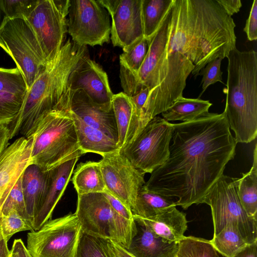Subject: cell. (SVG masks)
I'll use <instances>...</instances> for the list:
<instances>
[{
    "label": "cell",
    "instance_id": "obj_1",
    "mask_svg": "<svg viewBox=\"0 0 257 257\" xmlns=\"http://www.w3.org/2000/svg\"><path fill=\"white\" fill-rule=\"evenodd\" d=\"M166 162L154 171L144 186L187 209L201 202L233 159L237 143L225 113H210L173 123Z\"/></svg>",
    "mask_w": 257,
    "mask_h": 257
},
{
    "label": "cell",
    "instance_id": "obj_2",
    "mask_svg": "<svg viewBox=\"0 0 257 257\" xmlns=\"http://www.w3.org/2000/svg\"><path fill=\"white\" fill-rule=\"evenodd\" d=\"M235 26L217 0H174L166 57L179 53L188 58L196 77L208 63L227 58L236 48Z\"/></svg>",
    "mask_w": 257,
    "mask_h": 257
},
{
    "label": "cell",
    "instance_id": "obj_3",
    "mask_svg": "<svg viewBox=\"0 0 257 257\" xmlns=\"http://www.w3.org/2000/svg\"><path fill=\"white\" fill-rule=\"evenodd\" d=\"M88 54L87 46L68 39L55 59L48 64L28 90L20 111L8 125L10 140L21 135L31 136L39 118L53 109L68 88L69 76L80 60Z\"/></svg>",
    "mask_w": 257,
    "mask_h": 257
},
{
    "label": "cell",
    "instance_id": "obj_4",
    "mask_svg": "<svg viewBox=\"0 0 257 257\" xmlns=\"http://www.w3.org/2000/svg\"><path fill=\"white\" fill-rule=\"evenodd\" d=\"M225 113L236 142L247 144L257 136V53L235 48L227 57Z\"/></svg>",
    "mask_w": 257,
    "mask_h": 257
},
{
    "label": "cell",
    "instance_id": "obj_5",
    "mask_svg": "<svg viewBox=\"0 0 257 257\" xmlns=\"http://www.w3.org/2000/svg\"><path fill=\"white\" fill-rule=\"evenodd\" d=\"M31 136L32 164L44 172L83 154L74 120L68 111L58 103L39 118Z\"/></svg>",
    "mask_w": 257,
    "mask_h": 257
},
{
    "label": "cell",
    "instance_id": "obj_6",
    "mask_svg": "<svg viewBox=\"0 0 257 257\" xmlns=\"http://www.w3.org/2000/svg\"><path fill=\"white\" fill-rule=\"evenodd\" d=\"M75 213L83 233L128 247L135 234L134 220H127L116 213L103 193L77 195Z\"/></svg>",
    "mask_w": 257,
    "mask_h": 257
},
{
    "label": "cell",
    "instance_id": "obj_7",
    "mask_svg": "<svg viewBox=\"0 0 257 257\" xmlns=\"http://www.w3.org/2000/svg\"><path fill=\"white\" fill-rule=\"evenodd\" d=\"M238 178L222 174L211 186L201 203L208 205L211 210L214 234L216 235L228 223L235 224L248 243L257 241V219L249 217L239 201Z\"/></svg>",
    "mask_w": 257,
    "mask_h": 257
},
{
    "label": "cell",
    "instance_id": "obj_8",
    "mask_svg": "<svg viewBox=\"0 0 257 257\" xmlns=\"http://www.w3.org/2000/svg\"><path fill=\"white\" fill-rule=\"evenodd\" d=\"M0 47L14 60L29 89L48 64L27 20L7 18L0 31Z\"/></svg>",
    "mask_w": 257,
    "mask_h": 257
},
{
    "label": "cell",
    "instance_id": "obj_9",
    "mask_svg": "<svg viewBox=\"0 0 257 257\" xmlns=\"http://www.w3.org/2000/svg\"><path fill=\"white\" fill-rule=\"evenodd\" d=\"M82 233L76 214L70 213L29 232L26 247L33 257H76Z\"/></svg>",
    "mask_w": 257,
    "mask_h": 257
},
{
    "label": "cell",
    "instance_id": "obj_10",
    "mask_svg": "<svg viewBox=\"0 0 257 257\" xmlns=\"http://www.w3.org/2000/svg\"><path fill=\"white\" fill-rule=\"evenodd\" d=\"M173 128V123L156 116L120 152L136 169L151 174L168 158Z\"/></svg>",
    "mask_w": 257,
    "mask_h": 257
},
{
    "label": "cell",
    "instance_id": "obj_11",
    "mask_svg": "<svg viewBox=\"0 0 257 257\" xmlns=\"http://www.w3.org/2000/svg\"><path fill=\"white\" fill-rule=\"evenodd\" d=\"M70 0H38L27 20L41 47L46 61L52 63L58 55L67 32Z\"/></svg>",
    "mask_w": 257,
    "mask_h": 257
},
{
    "label": "cell",
    "instance_id": "obj_12",
    "mask_svg": "<svg viewBox=\"0 0 257 257\" xmlns=\"http://www.w3.org/2000/svg\"><path fill=\"white\" fill-rule=\"evenodd\" d=\"M171 8L167 12L159 29L149 43L146 58L136 75L119 71V78L123 92L130 97L143 88L150 92L163 82L168 73L166 46L168 42ZM149 92V93H150Z\"/></svg>",
    "mask_w": 257,
    "mask_h": 257
},
{
    "label": "cell",
    "instance_id": "obj_13",
    "mask_svg": "<svg viewBox=\"0 0 257 257\" xmlns=\"http://www.w3.org/2000/svg\"><path fill=\"white\" fill-rule=\"evenodd\" d=\"M67 24L72 41L78 45L102 46L109 42V15L98 1H70Z\"/></svg>",
    "mask_w": 257,
    "mask_h": 257
},
{
    "label": "cell",
    "instance_id": "obj_14",
    "mask_svg": "<svg viewBox=\"0 0 257 257\" xmlns=\"http://www.w3.org/2000/svg\"><path fill=\"white\" fill-rule=\"evenodd\" d=\"M99 163L106 191L133 214L138 194L146 183L145 174L136 169L120 151L102 156Z\"/></svg>",
    "mask_w": 257,
    "mask_h": 257
},
{
    "label": "cell",
    "instance_id": "obj_15",
    "mask_svg": "<svg viewBox=\"0 0 257 257\" xmlns=\"http://www.w3.org/2000/svg\"><path fill=\"white\" fill-rule=\"evenodd\" d=\"M111 18L110 40L126 51L144 37L142 0H101Z\"/></svg>",
    "mask_w": 257,
    "mask_h": 257
},
{
    "label": "cell",
    "instance_id": "obj_16",
    "mask_svg": "<svg viewBox=\"0 0 257 257\" xmlns=\"http://www.w3.org/2000/svg\"><path fill=\"white\" fill-rule=\"evenodd\" d=\"M58 102L85 123L100 130L117 143V131L112 105L97 104L83 90L68 88Z\"/></svg>",
    "mask_w": 257,
    "mask_h": 257
},
{
    "label": "cell",
    "instance_id": "obj_17",
    "mask_svg": "<svg viewBox=\"0 0 257 257\" xmlns=\"http://www.w3.org/2000/svg\"><path fill=\"white\" fill-rule=\"evenodd\" d=\"M68 89H82L95 103L111 106L114 94L106 73L89 54L82 58L69 76Z\"/></svg>",
    "mask_w": 257,
    "mask_h": 257
},
{
    "label": "cell",
    "instance_id": "obj_18",
    "mask_svg": "<svg viewBox=\"0 0 257 257\" xmlns=\"http://www.w3.org/2000/svg\"><path fill=\"white\" fill-rule=\"evenodd\" d=\"M33 138L16 140L0 155V213L14 186L26 168L32 164Z\"/></svg>",
    "mask_w": 257,
    "mask_h": 257
},
{
    "label": "cell",
    "instance_id": "obj_19",
    "mask_svg": "<svg viewBox=\"0 0 257 257\" xmlns=\"http://www.w3.org/2000/svg\"><path fill=\"white\" fill-rule=\"evenodd\" d=\"M28 90L24 78L17 67H0V124L9 125L15 120Z\"/></svg>",
    "mask_w": 257,
    "mask_h": 257
},
{
    "label": "cell",
    "instance_id": "obj_20",
    "mask_svg": "<svg viewBox=\"0 0 257 257\" xmlns=\"http://www.w3.org/2000/svg\"><path fill=\"white\" fill-rule=\"evenodd\" d=\"M79 158L68 160L47 171L46 192L41 206L34 217L33 230L39 229L51 219L53 210L62 196Z\"/></svg>",
    "mask_w": 257,
    "mask_h": 257
},
{
    "label": "cell",
    "instance_id": "obj_21",
    "mask_svg": "<svg viewBox=\"0 0 257 257\" xmlns=\"http://www.w3.org/2000/svg\"><path fill=\"white\" fill-rule=\"evenodd\" d=\"M135 231L126 250L135 257H176L178 242H170L155 234L133 215Z\"/></svg>",
    "mask_w": 257,
    "mask_h": 257
},
{
    "label": "cell",
    "instance_id": "obj_22",
    "mask_svg": "<svg viewBox=\"0 0 257 257\" xmlns=\"http://www.w3.org/2000/svg\"><path fill=\"white\" fill-rule=\"evenodd\" d=\"M136 216L155 234L170 242H179L185 237L188 222L186 215L175 206L150 217Z\"/></svg>",
    "mask_w": 257,
    "mask_h": 257
},
{
    "label": "cell",
    "instance_id": "obj_23",
    "mask_svg": "<svg viewBox=\"0 0 257 257\" xmlns=\"http://www.w3.org/2000/svg\"><path fill=\"white\" fill-rule=\"evenodd\" d=\"M58 103L65 108L71 115L78 143L83 154L94 153L102 157L120 151L116 141L100 130L86 124L60 103Z\"/></svg>",
    "mask_w": 257,
    "mask_h": 257
},
{
    "label": "cell",
    "instance_id": "obj_24",
    "mask_svg": "<svg viewBox=\"0 0 257 257\" xmlns=\"http://www.w3.org/2000/svg\"><path fill=\"white\" fill-rule=\"evenodd\" d=\"M47 180V172L43 171L34 164L28 166L22 175L23 192L27 214L32 226L45 196Z\"/></svg>",
    "mask_w": 257,
    "mask_h": 257
},
{
    "label": "cell",
    "instance_id": "obj_25",
    "mask_svg": "<svg viewBox=\"0 0 257 257\" xmlns=\"http://www.w3.org/2000/svg\"><path fill=\"white\" fill-rule=\"evenodd\" d=\"M74 171L72 182L77 195L106 191L99 162L81 163Z\"/></svg>",
    "mask_w": 257,
    "mask_h": 257
},
{
    "label": "cell",
    "instance_id": "obj_26",
    "mask_svg": "<svg viewBox=\"0 0 257 257\" xmlns=\"http://www.w3.org/2000/svg\"><path fill=\"white\" fill-rule=\"evenodd\" d=\"M212 103L199 98H178L167 110L162 113L167 121L180 120L187 122L207 114Z\"/></svg>",
    "mask_w": 257,
    "mask_h": 257
},
{
    "label": "cell",
    "instance_id": "obj_27",
    "mask_svg": "<svg viewBox=\"0 0 257 257\" xmlns=\"http://www.w3.org/2000/svg\"><path fill=\"white\" fill-rule=\"evenodd\" d=\"M253 160L250 170L238 178L237 192L239 201L246 214L257 219V145L253 150Z\"/></svg>",
    "mask_w": 257,
    "mask_h": 257
},
{
    "label": "cell",
    "instance_id": "obj_28",
    "mask_svg": "<svg viewBox=\"0 0 257 257\" xmlns=\"http://www.w3.org/2000/svg\"><path fill=\"white\" fill-rule=\"evenodd\" d=\"M174 0H142L144 37L149 41L159 29Z\"/></svg>",
    "mask_w": 257,
    "mask_h": 257
},
{
    "label": "cell",
    "instance_id": "obj_29",
    "mask_svg": "<svg viewBox=\"0 0 257 257\" xmlns=\"http://www.w3.org/2000/svg\"><path fill=\"white\" fill-rule=\"evenodd\" d=\"M214 248L225 257H234L248 243L234 224H227L221 231L210 240Z\"/></svg>",
    "mask_w": 257,
    "mask_h": 257
},
{
    "label": "cell",
    "instance_id": "obj_30",
    "mask_svg": "<svg viewBox=\"0 0 257 257\" xmlns=\"http://www.w3.org/2000/svg\"><path fill=\"white\" fill-rule=\"evenodd\" d=\"M174 206H177L173 198L150 191L144 185L138 194L133 215L150 217Z\"/></svg>",
    "mask_w": 257,
    "mask_h": 257
},
{
    "label": "cell",
    "instance_id": "obj_31",
    "mask_svg": "<svg viewBox=\"0 0 257 257\" xmlns=\"http://www.w3.org/2000/svg\"><path fill=\"white\" fill-rule=\"evenodd\" d=\"M117 135V145L120 150L124 147L132 112L130 97L120 92L114 94L111 101Z\"/></svg>",
    "mask_w": 257,
    "mask_h": 257
},
{
    "label": "cell",
    "instance_id": "obj_32",
    "mask_svg": "<svg viewBox=\"0 0 257 257\" xmlns=\"http://www.w3.org/2000/svg\"><path fill=\"white\" fill-rule=\"evenodd\" d=\"M150 41L143 37L119 56L120 71L136 75L147 54Z\"/></svg>",
    "mask_w": 257,
    "mask_h": 257
},
{
    "label": "cell",
    "instance_id": "obj_33",
    "mask_svg": "<svg viewBox=\"0 0 257 257\" xmlns=\"http://www.w3.org/2000/svg\"><path fill=\"white\" fill-rule=\"evenodd\" d=\"M178 244L176 257H219L210 240L204 238L185 236Z\"/></svg>",
    "mask_w": 257,
    "mask_h": 257
},
{
    "label": "cell",
    "instance_id": "obj_34",
    "mask_svg": "<svg viewBox=\"0 0 257 257\" xmlns=\"http://www.w3.org/2000/svg\"><path fill=\"white\" fill-rule=\"evenodd\" d=\"M79 248L84 257H116L109 240L82 233Z\"/></svg>",
    "mask_w": 257,
    "mask_h": 257
},
{
    "label": "cell",
    "instance_id": "obj_35",
    "mask_svg": "<svg viewBox=\"0 0 257 257\" xmlns=\"http://www.w3.org/2000/svg\"><path fill=\"white\" fill-rule=\"evenodd\" d=\"M22 175L10 192L2 207L0 214H6L10 210L15 209L28 222L33 229L32 224L27 214L23 192Z\"/></svg>",
    "mask_w": 257,
    "mask_h": 257
},
{
    "label": "cell",
    "instance_id": "obj_36",
    "mask_svg": "<svg viewBox=\"0 0 257 257\" xmlns=\"http://www.w3.org/2000/svg\"><path fill=\"white\" fill-rule=\"evenodd\" d=\"M0 226L2 234L8 242L15 233L33 229L28 222L15 210H10L7 214H0Z\"/></svg>",
    "mask_w": 257,
    "mask_h": 257
},
{
    "label": "cell",
    "instance_id": "obj_37",
    "mask_svg": "<svg viewBox=\"0 0 257 257\" xmlns=\"http://www.w3.org/2000/svg\"><path fill=\"white\" fill-rule=\"evenodd\" d=\"M8 19H27L35 8L38 0H0Z\"/></svg>",
    "mask_w": 257,
    "mask_h": 257
},
{
    "label": "cell",
    "instance_id": "obj_38",
    "mask_svg": "<svg viewBox=\"0 0 257 257\" xmlns=\"http://www.w3.org/2000/svg\"><path fill=\"white\" fill-rule=\"evenodd\" d=\"M222 60V58H218L211 61L200 71L199 75H203L201 82L202 90L198 98H199L210 85L217 82L223 83L222 72L220 69Z\"/></svg>",
    "mask_w": 257,
    "mask_h": 257
},
{
    "label": "cell",
    "instance_id": "obj_39",
    "mask_svg": "<svg viewBox=\"0 0 257 257\" xmlns=\"http://www.w3.org/2000/svg\"><path fill=\"white\" fill-rule=\"evenodd\" d=\"M248 40L250 41L257 39V0L253 2L249 15L243 29Z\"/></svg>",
    "mask_w": 257,
    "mask_h": 257
},
{
    "label": "cell",
    "instance_id": "obj_40",
    "mask_svg": "<svg viewBox=\"0 0 257 257\" xmlns=\"http://www.w3.org/2000/svg\"><path fill=\"white\" fill-rule=\"evenodd\" d=\"M112 209L119 215L130 221H134L133 214L120 200L107 191L103 193Z\"/></svg>",
    "mask_w": 257,
    "mask_h": 257
},
{
    "label": "cell",
    "instance_id": "obj_41",
    "mask_svg": "<svg viewBox=\"0 0 257 257\" xmlns=\"http://www.w3.org/2000/svg\"><path fill=\"white\" fill-rule=\"evenodd\" d=\"M11 257H33L21 239H15L10 250Z\"/></svg>",
    "mask_w": 257,
    "mask_h": 257
},
{
    "label": "cell",
    "instance_id": "obj_42",
    "mask_svg": "<svg viewBox=\"0 0 257 257\" xmlns=\"http://www.w3.org/2000/svg\"><path fill=\"white\" fill-rule=\"evenodd\" d=\"M218 3L226 13L231 16L239 12L242 6L241 2L240 0H217Z\"/></svg>",
    "mask_w": 257,
    "mask_h": 257
},
{
    "label": "cell",
    "instance_id": "obj_43",
    "mask_svg": "<svg viewBox=\"0 0 257 257\" xmlns=\"http://www.w3.org/2000/svg\"><path fill=\"white\" fill-rule=\"evenodd\" d=\"M234 257H257V241L248 244L237 253Z\"/></svg>",
    "mask_w": 257,
    "mask_h": 257
},
{
    "label": "cell",
    "instance_id": "obj_44",
    "mask_svg": "<svg viewBox=\"0 0 257 257\" xmlns=\"http://www.w3.org/2000/svg\"><path fill=\"white\" fill-rule=\"evenodd\" d=\"M10 131L8 125L0 124V155L9 146Z\"/></svg>",
    "mask_w": 257,
    "mask_h": 257
},
{
    "label": "cell",
    "instance_id": "obj_45",
    "mask_svg": "<svg viewBox=\"0 0 257 257\" xmlns=\"http://www.w3.org/2000/svg\"><path fill=\"white\" fill-rule=\"evenodd\" d=\"M109 242L116 257H135L120 244L111 240Z\"/></svg>",
    "mask_w": 257,
    "mask_h": 257
},
{
    "label": "cell",
    "instance_id": "obj_46",
    "mask_svg": "<svg viewBox=\"0 0 257 257\" xmlns=\"http://www.w3.org/2000/svg\"><path fill=\"white\" fill-rule=\"evenodd\" d=\"M10 250L8 246V241L4 238L0 226V257H9Z\"/></svg>",
    "mask_w": 257,
    "mask_h": 257
},
{
    "label": "cell",
    "instance_id": "obj_47",
    "mask_svg": "<svg viewBox=\"0 0 257 257\" xmlns=\"http://www.w3.org/2000/svg\"><path fill=\"white\" fill-rule=\"evenodd\" d=\"M7 19V16L2 8L0 1V31Z\"/></svg>",
    "mask_w": 257,
    "mask_h": 257
},
{
    "label": "cell",
    "instance_id": "obj_48",
    "mask_svg": "<svg viewBox=\"0 0 257 257\" xmlns=\"http://www.w3.org/2000/svg\"><path fill=\"white\" fill-rule=\"evenodd\" d=\"M76 257H84L83 254L82 253L81 251H80L79 247Z\"/></svg>",
    "mask_w": 257,
    "mask_h": 257
},
{
    "label": "cell",
    "instance_id": "obj_49",
    "mask_svg": "<svg viewBox=\"0 0 257 257\" xmlns=\"http://www.w3.org/2000/svg\"><path fill=\"white\" fill-rule=\"evenodd\" d=\"M219 257H225V256H224L219 253Z\"/></svg>",
    "mask_w": 257,
    "mask_h": 257
},
{
    "label": "cell",
    "instance_id": "obj_50",
    "mask_svg": "<svg viewBox=\"0 0 257 257\" xmlns=\"http://www.w3.org/2000/svg\"><path fill=\"white\" fill-rule=\"evenodd\" d=\"M9 257H11V256H10H10H9Z\"/></svg>",
    "mask_w": 257,
    "mask_h": 257
}]
</instances>
